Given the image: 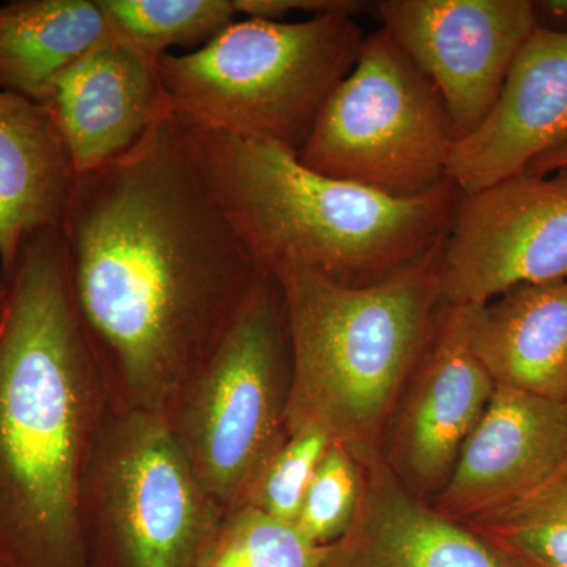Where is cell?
Returning <instances> with one entry per match:
<instances>
[{
	"label": "cell",
	"mask_w": 567,
	"mask_h": 567,
	"mask_svg": "<svg viewBox=\"0 0 567 567\" xmlns=\"http://www.w3.org/2000/svg\"><path fill=\"white\" fill-rule=\"evenodd\" d=\"M62 230L112 409L169 416L270 278L208 189L181 121L167 115L78 175Z\"/></svg>",
	"instance_id": "obj_1"
},
{
	"label": "cell",
	"mask_w": 567,
	"mask_h": 567,
	"mask_svg": "<svg viewBox=\"0 0 567 567\" xmlns=\"http://www.w3.org/2000/svg\"><path fill=\"white\" fill-rule=\"evenodd\" d=\"M0 311V567H85L81 494L111 410L62 227L22 245Z\"/></svg>",
	"instance_id": "obj_2"
},
{
	"label": "cell",
	"mask_w": 567,
	"mask_h": 567,
	"mask_svg": "<svg viewBox=\"0 0 567 567\" xmlns=\"http://www.w3.org/2000/svg\"><path fill=\"white\" fill-rule=\"evenodd\" d=\"M182 123L193 162L254 262L344 286L398 274L445 238L461 189L445 181L395 197L309 169L297 153Z\"/></svg>",
	"instance_id": "obj_3"
},
{
	"label": "cell",
	"mask_w": 567,
	"mask_h": 567,
	"mask_svg": "<svg viewBox=\"0 0 567 567\" xmlns=\"http://www.w3.org/2000/svg\"><path fill=\"white\" fill-rule=\"evenodd\" d=\"M443 240L369 286H344L305 268L275 276L292 342L289 435L316 429L357 458L382 450L443 305Z\"/></svg>",
	"instance_id": "obj_4"
},
{
	"label": "cell",
	"mask_w": 567,
	"mask_h": 567,
	"mask_svg": "<svg viewBox=\"0 0 567 567\" xmlns=\"http://www.w3.org/2000/svg\"><path fill=\"white\" fill-rule=\"evenodd\" d=\"M365 35L346 14L244 18L199 50L163 55L156 71L178 121L298 153Z\"/></svg>",
	"instance_id": "obj_5"
},
{
	"label": "cell",
	"mask_w": 567,
	"mask_h": 567,
	"mask_svg": "<svg viewBox=\"0 0 567 567\" xmlns=\"http://www.w3.org/2000/svg\"><path fill=\"white\" fill-rule=\"evenodd\" d=\"M226 514L166 417L111 406L82 484L85 567H203Z\"/></svg>",
	"instance_id": "obj_6"
},
{
	"label": "cell",
	"mask_w": 567,
	"mask_h": 567,
	"mask_svg": "<svg viewBox=\"0 0 567 567\" xmlns=\"http://www.w3.org/2000/svg\"><path fill=\"white\" fill-rule=\"evenodd\" d=\"M292 342L281 287L268 278L166 417L200 483L226 511L245 503L289 439Z\"/></svg>",
	"instance_id": "obj_7"
},
{
	"label": "cell",
	"mask_w": 567,
	"mask_h": 567,
	"mask_svg": "<svg viewBox=\"0 0 567 567\" xmlns=\"http://www.w3.org/2000/svg\"><path fill=\"white\" fill-rule=\"evenodd\" d=\"M456 141L435 85L379 29L365 35L297 155L328 177L413 197L447 181Z\"/></svg>",
	"instance_id": "obj_8"
},
{
	"label": "cell",
	"mask_w": 567,
	"mask_h": 567,
	"mask_svg": "<svg viewBox=\"0 0 567 567\" xmlns=\"http://www.w3.org/2000/svg\"><path fill=\"white\" fill-rule=\"evenodd\" d=\"M567 279V167L462 194L440 254L443 303L480 308Z\"/></svg>",
	"instance_id": "obj_9"
},
{
	"label": "cell",
	"mask_w": 567,
	"mask_h": 567,
	"mask_svg": "<svg viewBox=\"0 0 567 567\" xmlns=\"http://www.w3.org/2000/svg\"><path fill=\"white\" fill-rule=\"evenodd\" d=\"M375 10L442 95L457 140L487 117L537 25L533 0H382Z\"/></svg>",
	"instance_id": "obj_10"
},
{
	"label": "cell",
	"mask_w": 567,
	"mask_h": 567,
	"mask_svg": "<svg viewBox=\"0 0 567 567\" xmlns=\"http://www.w3.org/2000/svg\"><path fill=\"white\" fill-rule=\"evenodd\" d=\"M472 306L442 305L423 357L383 435L386 464L406 488L432 502L486 412L495 382L470 342Z\"/></svg>",
	"instance_id": "obj_11"
},
{
	"label": "cell",
	"mask_w": 567,
	"mask_h": 567,
	"mask_svg": "<svg viewBox=\"0 0 567 567\" xmlns=\"http://www.w3.org/2000/svg\"><path fill=\"white\" fill-rule=\"evenodd\" d=\"M567 462V402L496 385L432 505L468 524L535 491Z\"/></svg>",
	"instance_id": "obj_12"
},
{
	"label": "cell",
	"mask_w": 567,
	"mask_h": 567,
	"mask_svg": "<svg viewBox=\"0 0 567 567\" xmlns=\"http://www.w3.org/2000/svg\"><path fill=\"white\" fill-rule=\"evenodd\" d=\"M567 140V32L536 25L483 123L454 144L446 178L472 194L514 175Z\"/></svg>",
	"instance_id": "obj_13"
},
{
	"label": "cell",
	"mask_w": 567,
	"mask_h": 567,
	"mask_svg": "<svg viewBox=\"0 0 567 567\" xmlns=\"http://www.w3.org/2000/svg\"><path fill=\"white\" fill-rule=\"evenodd\" d=\"M43 104L76 177L114 162L173 114L156 62L114 37L63 71Z\"/></svg>",
	"instance_id": "obj_14"
},
{
	"label": "cell",
	"mask_w": 567,
	"mask_h": 567,
	"mask_svg": "<svg viewBox=\"0 0 567 567\" xmlns=\"http://www.w3.org/2000/svg\"><path fill=\"white\" fill-rule=\"evenodd\" d=\"M358 461L360 505L322 567H511L473 529L406 488L380 451Z\"/></svg>",
	"instance_id": "obj_15"
},
{
	"label": "cell",
	"mask_w": 567,
	"mask_h": 567,
	"mask_svg": "<svg viewBox=\"0 0 567 567\" xmlns=\"http://www.w3.org/2000/svg\"><path fill=\"white\" fill-rule=\"evenodd\" d=\"M76 173L54 118L43 103L0 87V276L22 245L62 227Z\"/></svg>",
	"instance_id": "obj_16"
},
{
	"label": "cell",
	"mask_w": 567,
	"mask_h": 567,
	"mask_svg": "<svg viewBox=\"0 0 567 567\" xmlns=\"http://www.w3.org/2000/svg\"><path fill=\"white\" fill-rule=\"evenodd\" d=\"M470 342L495 385L567 402V279L516 287L480 306Z\"/></svg>",
	"instance_id": "obj_17"
},
{
	"label": "cell",
	"mask_w": 567,
	"mask_h": 567,
	"mask_svg": "<svg viewBox=\"0 0 567 567\" xmlns=\"http://www.w3.org/2000/svg\"><path fill=\"white\" fill-rule=\"evenodd\" d=\"M112 39L99 0H13L0 6V87L43 103L52 84Z\"/></svg>",
	"instance_id": "obj_18"
},
{
	"label": "cell",
	"mask_w": 567,
	"mask_h": 567,
	"mask_svg": "<svg viewBox=\"0 0 567 567\" xmlns=\"http://www.w3.org/2000/svg\"><path fill=\"white\" fill-rule=\"evenodd\" d=\"M465 525L511 567H567V462L517 502Z\"/></svg>",
	"instance_id": "obj_19"
},
{
	"label": "cell",
	"mask_w": 567,
	"mask_h": 567,
	"mask_svg": "<svg viewBox=\"0 0 567 567\" xmlns=\"http://www.w3.org/2000/svg\"><path fill=\"white\" fill-rule=\"evenodd\" d=\"M115 40L151 61L199 50L237 20L234 0H99Z\"/></svg>",
	"instance_id": "obj_20"
},
{
	"label": "cell",
	"mask_w": 567,
	"mask_h": 567,
	"mask_svg": "<svg viewBox=\"0 0 567 567\" xmlns=\"http://www.w3.org/2000/svg\"><path fill=\"white\" fill-rule=\"evenodd\" d=\"M327 547L293 524L244 505L227 511L203 567H322Z\"/></svg>",
	"instance_id": "obj_21"
},
{
	"label": "cell",
	"mask_w": 567,
	"mask_h": 567,
	"mask_svg": "<svg viewBox=\"0 0 567 567\" xmlns=\"http://www.w3.org/2000/svg\"><path fill=\"white\" fill-rule=\"evenodd\" d=\"M361 484L360 461L352 451L331 443L306 491L295 527L317 546H331L353 522Z\"/></svg>",
	"instance_id": "obj_22"
},
{
	"label": "cell",
	"mask_w": 567,
	"mask_h": 567,
	"mask_svg": "<svg viewBox=\"0 0 567 567\" xmlns=\"http://www.w3.org/2000/svg\"><path fill=\"white\" fill-rule=\"evenodd\" d=\"M331 443L323 432L316 429L290 434L270 464L265 466L244 505L257 507L279 520L297 524L306 491Z\"/></svg>",
	"instance_id": "obj_23"
},
{
	"label": "cell",
	"mask_w": 567,
	"mask_h": 567,
	"mask_svg": "<svg viewBox=\"0 0 567 567\" xmlns=\"http://www.w3.org/2000/svg\"><path fill=\"white\" fill-rule=\"evenodd\" d=\"M368 2L361 0H234L235 11L245 18L265 21H287L293 13H308L312 17L322 14H346L357 18L369 9Z\"/></svg>",
	"instance_id": "obj_24"
},
{
	"label": "cell",
	"mask_w": 567,
	"mask_h": 567,
	"mask_svg": "<svg viewBox=\"0 0 567 567\" xmlns=\"http://www.w3.org/2000/svg\"><path fill=\"white\" fill-rule=\"evenodd\" d=\"M535 11L539 28L567 32V0H537Z\"/></svg>",
	"instance_id": "obj_25"
},
{
	"label": "cell",
	"mask_w": 567,
	"mask_h": 567,
	"mask_svg": "<svg viewBox=\"0 0 567 567\" xmlns=\"http://www.w3.org/2000/svg\"><path fill=\"white\" fill-rule=\"evenodd\" d=\"M567 167V140L561 142L554 151L546 153V155L537 158L532 166L528 167L527 173L535 175H548L557 173V171L566 169Z\"/></svg>",
	"instance_id": "obj_26"
},
{
	"label": "cell",
	"mask_w": 567,
	"mask_h": 567,
	"mask_svg": "<svg viewBox=\"0 0 567 567\" xmlns=\"http://www.w3.org/2000/svg\"><path fill=\"white\" fill-rule=\"evenodd\" d=\"M7 298V284L3 281L2 276H0V311H2L3 303H6Z\"/></svg>",
	"instance_id": "obj_27"
}]
</instances>
